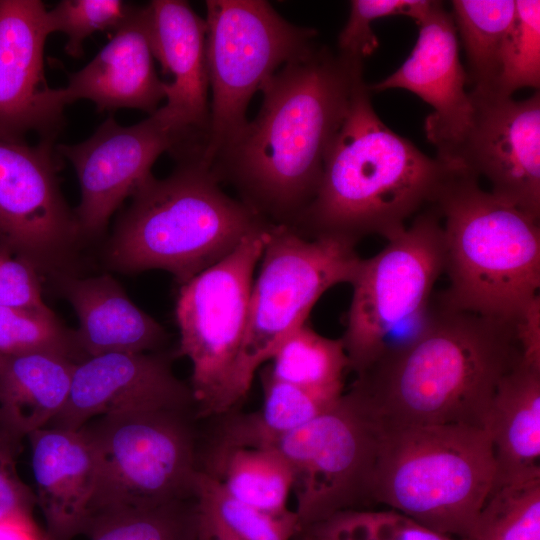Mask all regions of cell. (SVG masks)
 Returning <instances> with one entry per match:
<instances>
[{"label": "cell", "mask_w": 540, "mask_h": 540, "mask_svg": "<svg viewBox=\"0 0 540 540\" xmlns=\"http://www.w3.org/2000/svg\"><path fill=\"white\" fill-rule=\"evenodd\" d=\"M196 499L130 509L93 518L84 535L90 540H199Z\"/></svg>", "instance_id": "f1b7e54d"}, {"label": "cell", "mask_w": 540, "mask_h": 540, "mask_svg": "<svg viewBox=\"0 0 540 540\" xmlns=\"http://www.w3.org/2000/svg\"><path fill=\"white\" fill-rule=\"evenodd\" d=\"M1 358H2V356H0V362H1Z\"/></svg>", "instance_id": "7bdbcfd3"}, {"label": "cell", "mask_w": 540, "mask_h": 540, "mask_svg": "<svg viewBox=\"0 0 540 540\" xmlns=\"http://www.w3.org/2000/svg\"><path fill=\"white\" fill-rule=\"evenodd\" d=\"M132 6L121 0H62L47 10V19L52 33L66 35V54L79 58L88 37L96 32L116 31Z\"/></svg>", "instance_id": "e575fe53"}, {"label": "cell", "mask_w": 540, "mask_h": 540, "mask_svg": "<svg viewBox=\"0 0 540 540\" xmlns=\"http://www.w3.org/2000/svg\"><path fill=\"white\" fill-rule=\"evenodd\" d=\"M191 147L188 137L158 111L129 126L107 118L86 140L55 146L73 166L80 185L75 216L82 237L101 235L122 202L151 174L164 152L177 159Z\"/></svg>", "instance_id": "5bb4252c"}, {"label": "cell", "mask_w": 540, "mask_h": 540, "mask_svg": "<svg viewBox=\"0 0 540 540\" xmlns=\"http://www.w3.org/2000/svg\"><path fill=\"white\" fill-rule=\"evenodd\" d=\"M297 540H461L394 511L347 510L299 531Z\"/></svg>", "instance_id": "1f68e13d"}, {"label": "cell", "mask_w": 540, "mask_h": 540, "mask_svg": "<svg viewBox=\"0 0 540 540\" xmlns=\"http://www.w3.org/2000/svg\"><path fill=\"white\" fill-rule=\"evenodd\" d=\"M199 540H212V539L200 528Z\"/></svg>", "instance_id": "b9f144b4"}, {"label": "cell", "mask_w": 540, "mask_h": 540, "mask_svg": "<svg viewBox=\"0 0 540 540\" xmlns=\"http://www.w3.org/2000/svg\"><path fill=\"white\" fill-rule=\"evenodd\" d=\"M515 331L522 359L540 368V295L516 319Z\"/></svg>", "instance_id": "f35d334b"}, {"label": "cell", "mask_w": 540, "mask_h": 540, "mask_svg": "<svg viewBox=\"0 0 540 540\" xmlns=\"http://www.w3.org/2000/svg\"><path fill=\"white\" fill-rule=\"evenodd\" d=\"M200 528L212 540H237L231 533L214 520L200 514Z\"/></svg>", "instance_id": "60d3db41"}, {"label": "cell", "mask_w": 540, "mask_h": 540, "mask_svg": "<svg viewBox=\"0 0 540 540\" xmlns=\"http://www.w3.org/2000/svg\"><path fill=\"white\" fill-rule=\"evenodd\" d=\"M75 364L51 353L2 356L0 424L20 439L46 427L67 400Z\"/></svg>", "instance_id": "cb8c5ba5"}, {"label": "cell", "mask_w": 540, "mask_h": 540, "mask_svg": "<svg viewBox=\"0 0 540 540\" xmlns=\"http://www.w3.org/2000/svg\"><path fill=\"white\" fill-rule=\"evenodd\" d=\"M162 352L107 353L75 364L61 411L46 426L77 431L93 418L125 411L195 410L190 385Z\"/></svg>", "instance_id": "2e32d148"}, {"label": "cell", "mask_w": 540, "mask_h": 540, "mask_svg": "<svg viewBox=\"0 0 540 540\" xmlns=\"http://www.w3.org/2000/svg\"><path fill=\"white\" fill-rule=\"evenodd\" d=\"M190 418L191 411L182 410L125 411L93 418L79 429L95 466L88 523L195 499L199 465Z\"/></svg>", "instance_id": "52a82bcc"}, {"label": "cell", "mask_w": 540, "mask_h": 540, "mask_svg": "<svg viewBox=\"0 0 540 540\" xmlns=\"http://www.w3.org/2000/svg\"><path fill=\"white\" fill-rule=\"evenodd\" d=\"M57 277L78 318L74 338L84 359L107 353L159 352L166 343L163 326L137 307L111 275Z\"/></svg>", "instance_id": "7402d4cb"}, {"label": "cell", "mask_w": 540, "mask_h": 540, "mask_svg": "<svg viewBox=\"0 0 540 540\" xmlns=\"http://www.w3.org/2000/svg\"><path fill=\"white\" fill-rule=\"evenodd\" d=\"M51 353L78 363L82 357L74 331L55 313L0 307V356Z\"/></svg>", "instance_id": "836d02e7"}, {"label": "cell", "mask_w": 540, "mask_h": 540, "mask_svg": "<svg viewBox=\"0 0 540 540\" xmlns=\"http://www.w3.org/2000/svg\"><path fill=\"white\" fill-rule=\"evenodd\" d=\"M20 438L0 424V520L32 514L35 493L21 480L16 468Z\"/></svg>", "instance_id": "74e56055"}, {"label": "cell", "mask_w": 540, "mask_h": 540, "mask_svg": "<svg viewBox=\"0 0 540 540\" xmlns=\"http://www.w3.org/2000/svg\"><path fill=\"white\" fill-rule=\"evenodd\" d=\"M270 374L323 400L335 402L344 393L349 360L340 339L318 334L306 323L279 345Z\"/></svg>", "instance_id": "4316f807"}, {"label": "cell", "mask_w": 540, "mask_h": 540, "mask_svg": "<svg viewBox=\"0 0 540 540\" xmlns=\"http://www.w3.org/2000/svg\"><path fill=\"white\" fill-rule=\"evenodd\" d=\"M540 85V1L515 0V15L505 37L495 94L512 97Z\"/></svg>", "instance_id": "d6a6232c"}, {"label": "cell", "mask_w": 540, "mask_h": 540, "mask_svg": "<svg viewBox=\"0 0 540 540\" xmlns=\"http://www.w3.org/2000/svg\"><path fill=\"white\" fill-rule=\"evenodd\" d=\"M435 1L429 0H353L348 20L338 36V52L364 60L378 47L372 23L383 17L403 15L417 24L429 13Z\"/></svg>", "instance_id": "d590c367"}, {"label": "cell", "mask_w": 540, "mask_h": 540, "mask_svg": "<svg viewBox=\"0 0 540 540\" xmlns=\"http://www.w3.org/2000/svg\"><path fill=\"white\" fill-rule=\"evenodd\" d=\"M262 384L264 400L261 409L249 414L225 415L217 440L268 447L275 439L304 426L337 401L328 402L278 380L268 368L263 371Z\"/></svg>", "instance_id": "484cf974"}, {"label": "cell", "mask_w": 540, "mask_h": 540, "mask_svg": "<svg viewBox=\"0 0 540 540\" xmlns=\"http://www.w3.org/2000/svg\"><path fill=\"white\" fill-rule=\"evenodd\" d=\"M0 307L54 313L42 297L36 268L0 246Z\"/></svg>", "instance_id": "8d00e7d4"}, {"label": "cell", "mask_w": 540, "mask_h": 540, "mask_svg": "<svg viewBox=\"0 0 540 540\" xmlns=\"http://www.w3.org/2000/svg\"><path fill=\"white\" fill-rule=\"evenodd\" d=\"M36 504L49 540L84 534L95 485V466L81 430L44 427L28 436Z\"/></svg>", "instance_id": "44dd1931"}, {"label": "cell", "mask_w": 540, "mask_h": 540, "mask_svg": "<svg viewBox=\"0 0 540 540\" xmlns=\"http://www.w3.org/2000/svg\"><path fill=\"white\" fill-rule=\"evenodd\" d=\"M484 428L495 460L493 488L540 479V368L521 359L501 379Z\"/></svg>", "instance_id": "603a6c76"}, {"label": "cell", "mask_w": 540, "mask_h": 540, "mask_svg": "<svg viewBox=\"0 0 540 540\" xmlns=\"http://www.w3.org/2000/svg\"><path fill=\"white\" fill-rule=\"evenodd\" d=\"M166 178H147L131 195L105 249L121 273L159 269L181 286L269 223L227 195L198 158L178 161Z\"/></svg>", "instance_id": "277c9868"}, {"label": "cell", "mask_w": 540, "mask_h": 540, "mask_svg": "<svg viewBox=\"0 0 540 540\" xmlns=\"http://www.w3.org/2000/svg\"><path fill=\"white\" fill-rule=\"evenodd\" d=\"M451 6L472 91L494 93L502 47L515 15V0H454Z\"/></svg>", "instance_id": "83f0119b"}, {"label": "cell", "mask_w": 540, "mask_h": 540, "mask_svg": "<svg viewBox=\"0 0 540 540\" xmlns=\"http://www.w3.org/2000/svg\"><path fill=\"white\" fill-rule=\"evenodd\" d=\"M270 224L180 286L175 307L178 355L191 362L190 388L199 416L228 415L245 400L238 367L254 271Z\"/></svg>", "instance_id": "30bf717a"}, {"label": "cell", "mask_w": 540, "mask_h": 540, "mask_svg": "<svg viewBox=\"0 0 540 540\" xmlns=\"http://www.w3.org/2000/svg\"><path fill=\"white\" fill-rule=\"evenodd\" d=\"M0 540H49L29 514H17L0 520Z\"/></svg>", "instance_id": "ab89813d"}, {"label": "cell", "mask_w": 540, "mask_h": 540, "mask_svg": "<svg viewBox=\"0 0 540 540\" xmlns=\"http://www.w3.org/2000/svg\"><path fill=\"white\" fill-rule=\"evenodd\" d=\"M463 540H540V479L493 488Z\"/></svg>", "instance_id": "4dcf8cb0"}, {"label": "cell", "mask_w": 540, "mask_h": 540, "mask_svg": "<svg viewBox=\"0 0 540 540\" xmlns=\"http://www.w3.org/2000/svg\"><path fill=\"white\" fill-rule=\"evenodd\" d=\"M356 244L333 237L308 239L270 224L254 278L238 367L246 398L258 368L306 320L319 298L340 283L351 284L362 260Z\"/></svg>", "instance_id": "8fae6325"}, {"label": "cell", "mask_w": 540, "mask_h": 540, "mask_svg": "<svg viewBox=\"0 0 540 540\" xmlns=\"http://www.w3.org/2000/svg\"><path fill=\"white\" fill-rule=\"evenodd\" d=\"M473 114L444 162L486 178L490 192L540 216V94L524 100L470 91Z\"/></svg>", "instance_id": "9a60e30c"}, {"label": "cell", "mask_w": 540, "mask_h": 540, "mask_svg": "<svg viewBox=\"0 0 540 540\" xmlns=\"http://www.w3.org/2000/svg\"><path fill=\"white\" fill-rule=\"evenodd\" d=\"M206 54L212 100L201 162L215 158L247 123L256 91L277 68L309 54L317 31L285 20L264 0H208Z\"/></svg>", "instance_id": "9c48e42d"}, {"label": "cell", "mask_w": 540, "mask_h": 540, "mask_svg": "<svg viewBox=\"0 0 540 540\" xmlns=\"http://www.w3.org/2000/svg\"><path fill=\"white\" fill-rule=\"evenodd\" d=\"M362 79L363 60L327 46L285 64L212 173L262 219L292 227L317 193L326 153Z\"/></svg>", "instance_id": "6da1fadb"}, {"label": "cell", "mask_w": 540, "mask_h": 540, "mask_svg": "<svg viewBox=\"0 0 540 540\" xmlns=\"http://www.w3.org/2000/svg\"><path fill=\"white\" fill-rule=\"evenodd\" d=\"M495 472L485 428L381 425L372 501L463 540L494 487Z\"/></svg>", "instance_id": "8992f818"}, {"label": "cell", "mask_w": 540, "mask_h": 540, "mask_svg": "<svg viewBox=\"0 0 540 540\" xmlns=\"http://www.w3.org/2000/svg\"><path fill=\"white\" fill-rule=\"evenodd\" d=\"M444 270L442 221L434 206L387 239L379 253L361 260L351 282L353 294L341 338L356 376L418 332Z\"/></svg>", "instance_id": "ba28073f"}, {"label": "cell", "mask_w": 540, "mask_h": 540, "mask_svg": "<svg viewBox=\"0 0 540 540\" xmlns=\"http://www.w3.org/2000/svg\"><path fill=\"white\" fill-rule=\"evenodd\" d=\"M521 359L515 322L455 308L440 296L418 332L350 389L381 425L484 428L499 382Z\"/></svg>", "instance_id": "7a4b0ae2"}, {"label": "cell", "mask_w": 540, "mask_h": 540, "mask_svg": "<svg viewBox=\"0 0 540 540\" xmlns=\"http://www.w3.org/2000/svg\"><path fill=\"white\" fill-rule=\"evenodd\" d=\"M444 238L451 306L515 322L539 296V220L481 188L455 167L435 204Z\"/></svg>", "instance_id": "5b68a950"}, {"label": "cell", "mask_w": 540, "mask_h": 540, "mask_svg": "<svg viewBox=\"0 0 540 540\" xmlns=\"http://www.w3.org/2000/svg\"><path fill=\"white\" fill-rule=\"evenodd\" d=\"M417 25L419 35L410 56L391 75L367 88L369 92L405 89L432 106L425 133L437 150L436 157L445 160L469 127L473 101L466 91L468 77L451 13L435 1Z\"/></svg>", "instance_id": "e0dca14e"}, {"label": "cell", "mask_w": 540, "mask_h": 540, "mask_svg": "<svg viewBox=\"0 0 540 540\" xmlns=\"http://www.w3.org/2000/svg\"><path fill=\"white\" fill-rule=\"evenodd\" d=\"M150 11L133 5L124 23L80 70L55 88L60 104L89 100L98 111L137 109L153 114L165 99L166 82L156 73Z\"/></svg>", "instance_id": "d6986e66"}, {"label": "cell", "mask_w": 540, "mask_h": 540, "mask_svg": "<svg viewBox=\"0 0 540 540\" xmlns=\"http://www.w3.org/2000/svg\"><path fill=\"white\" fill-rule=\"evenodd\" d=\"M53 143L0 136V246L38 272L59 275L83 237L60 189Z\"/></svg>", "instance_id": "4fadbf2b"}, {"label": "cell", "mask_w": 540, "mask_h": 540, "mask_svg": "<svg viewBox=\"0 0 540 540\" xmlns=\"http://www.w3.org/2000/svg\"><path fill=\"white\" fill-rule=\"evenodd\" d=\"M454 168L388 128L362 79L326 153L317 193L290 228L308 239L387 240L435 204Z\"/></svg>", "instance_id": "3957f363"}, {"label": "cell", "mask_w": 540, "mask_h": 540, "mask_svg": "<svg viewBox=\"0 0 540 540\" xmlns=\"http://www.w3.org/2000/svg\"><path fill=\"white\" fill-rule=\"evenodd\" d=\"M195 499L201 515L220 524L237 540H293L300 530L295 511L275 514L243 503L200 469Z\"/></svg>", "instance_id": "f546056e"}, {"label": "cell", "mask_w": 540, "mask_h": 540, "mask_svg": "<svg viewBox=\"0 0 540 540\" xmlns=\"http://www.w3.org/2000/svg\"><path fill=\"white\" fill-rule=\"evenodd\" d=\"M201 471L233 498L270 513L288 511L291 467L273 447H252L215 440Z\"/></svg>", "instance_id": "d4e9b609"}, {"label": "cell", "mask_w": 540, "mask_h": 540, "mask_svg": "<svg viewBox=\"0 0 540 540\" xmlns=\"http://www.w3.org/2000/svg\"><path fill=\"white\" fill-rule=\"evenodd\" d=\"M148 6L155 59L172 76L157 111L202 146L210 115L206 21L186 1L153 0Z\"/></svg>", "instance_id": "ffe728a7"}, {"label": "cell", "mask_w": 540, "mask_h": 540, "mask_svg": "<svg viewBox=\"0 0 540 540\" xmlns=\"http://www.w3.org/2000/svg\"><path fill=\"white\" fill-rule=\"evenodd\" d=\"M380 438V423L349 389L313 420L268 446L291 467L300 530L372 501Z\"/></svg>", "instance_id": "7c38bea8"}, {"label": "cell", "mask_w": 540, "mask_h": 540, "mask_svg": "<svg viewBox=\"0 0 540 540\" xmlns=\"http://www.w3.org/2000/svg\"><path fill=\"white\" fill-rule=\"evenodd\" d=\"M51 29L40 0H0V136L37 131L54 138L63 107L48 86L44 50Z\"/></svg>", "instance_id": "ac0fdd59"}]
</instances>
